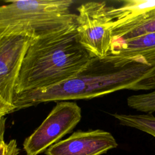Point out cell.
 <instances>
[{"label":"cell","mask_w":155,"mask_h":155,"mask_svg":"<svg viewBox=\"0 0 155 155\" xmlns=\"http://www.w3.org/2000/svg\"><path fill=\"white\" fill-rule=\"evenodd\" d=\"M155 89V64L131 62L124 65L93 58L74 78L37 91L15 94V111L41 103L90 99L122 90Z\"/></svg>","instance_id":"obj_1"},{"label":"cell","mask_w":155,"mask_h":155,"mask_svg":"<svg viewBox=\"0 0 155 155\" xmlns=\"http://www.w3.org/2000/svg\"><path fill=\"white\" fill-rule=\"evenodd\" d=\"M93 58L78 41L76 24L31 39L15 94L45 89L72 79Z\"/></svg>","instance_id":"obj_2"},{"label":"cell","mask_w":155,"mask_h":155,"mask_svg":"<svg viewBox=\"0 0 155 155\" xmlns=\"http://www.w3.org/2000/svg\"><path fill=\"white\" fill-rule=\"evenodd\" d=\"M72 0L5 1L0 7V38L21 35L35 39L76 24Z\"/></svg>","instance_id":"obj_3"},{"label":"cell","mask_w":155,"mask_h":155,"mask_svg":"<svg viewBox=\"0 0 155 155\" xmlns=\"http://www.w3.org/2000/svg\"><path fill=\"white\" fill-rule=\"evenodd\" d=\"M110 7L105 1H90L77 8L78 41L93 58L104 59L111 49L114 19Z\"/></svg>","instance_id":"obj_4"},{"label":"cell","mask_w":155,"mask_h":155,"mask_svg":"<svg viewBox=\"0 0 155 155\" xmlns=\"http://www.w3.org/2000/svg\"><path fill=\"white\" fill-rule=\"evenodd\" d=\"M82 118L81 107L75 102H56L47 117L23 143L27 155H38L70 133Z\"/></svg>","instance_id":"obj_5"},{"label":"cell","mask_w":155,"mask_h":155,"mask_svg":"<svg viewBox=\"0 0 155 155\" xmlns=\"http://www.w3.org/2000/svg\"><path fill=\"white\" fill-rule=\"evenodd\" d=\"M31 38L11 35L0 38V117L15 112V87Z\"/></svg>","instance_id":"obj_6"},{"label":"cell","mask_w":155,"mask_h":155,"mask_svg":"<svg viewBox=\"0 0 155 155\" xmlns=\"http://www.w3.org/2000/svg\"><path fill=\"white\" fill-rule=\"evenodd\" d=\"M117 147L113 136L102 130H79L49 147L47 155H101Z\"/></svg>","instance_id":"obj_7"},{"label":"cell","mask_w":155,"mask_h":155,"mask_svg":"<svg viewBox=\"0 0 155 155\" xmlns=\"http://www.w3.org/2000/svg\"><path fill=\"white\" fill-rule=\"evenodd\" d=\"M104 59L116 65H124L131 62L154 65L155 32L112 44L110 52Z\"/></svg>","instance_id":"obj_8"},{"label":"cell","mask_w":155,"mask_h":155,"mask_svg":"<svg viewBox=\"0 0 155 155\" xmlns=\"http://www.w3.org/2000/svg\"><path fill=\"white\" fill-rule=\"evenodd\" d=\"M155 32V8L113 25L112 44Z\"/></svg>","instance_id":"obj_9"},{"label":"cell","mask_w":155,"mask_h":155,"mask_svg":"<svg viewBox=\"0 0 155 155\" xmlns=\"http://www.w3.org/2000/svg\"><path fill=\"white\" fill-rule=\"evenodd\" d=\"M117 7L111 5L110 14L117 24L155 8V1L153 0H125Z\"/></svg>","instance_id":"obj_10"},{"label":"cell","mask_w":155,"mask_h":155,"mask_svg":"<svg viewBox=\"0 0 155 155\" xmlns=\"http://www.w3.org/2000/svg\"><path fill=\"white\" fill-rule=\"evenodd\" d=\"M112 116L120 125L136 128L155 137V116L153 113L126 114L116 113Z\"/></svg>","instance_id":"obj_11"},{"label":"cell","mask_w":155,"mask_h":155,"mask_svg":"<svg viewBox=\"0 0 155 155\" xmlns=\"http://www.w3.org/2000/svg\"><path fill=\"white\" fill-rule=\"evenodd\" d=\"M128 106L138 111L153 113L155 111V89L147 93L134 94L127 98Z\"/></svg>","instance_id":"obj_12"},{"label":"cell","mask_w":155,"mask_h":155,"mask_svg":"<svg viewBox=\"0 0 155 155\" xmlns=\"http://www.w3.org/2000/svg\"><path fill=\"white\" fill-rule=\"evenodd\" d=\"M0 149L1 155H18L19 153V149L17 147L15 139L11 140L8 143L1 140Z\"/></svg>","instance_id":"obj_13"}]
</instances>
